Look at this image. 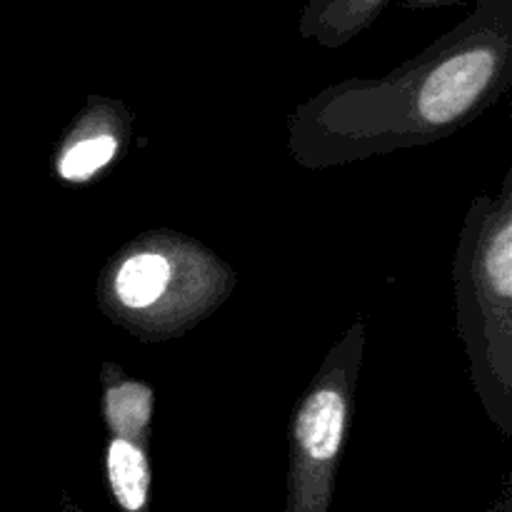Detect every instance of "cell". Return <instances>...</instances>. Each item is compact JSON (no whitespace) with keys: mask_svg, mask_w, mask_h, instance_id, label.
Here are the masks:
<instances>
[{"mask_svg":"<svg viewBox=\"0 0 512 512\" xmlns=\"http://www.w3.org/2000/svg\"><path fill=\"white\" fill-rule=\"evenodd\" d=\"M348 405L340 390L320 388L305 400L295 423L298 473L293 480L288 512H328L330 465L338 458Z\"/></svg>","mask_w":512,"mask_h":512,"instance_id":"6da1fadb","label":"cell"},{"mask_svg":"<svg viewBox=\"0 0 512 512\" xmlns=\"http://www.w3.org/2000/svg\"><path fill=\"white\" fill-rule=\"evenodd\" d=\"M395 0H310L305 10V33L328 43L350 38L355 30L365 28L383 8ZM408 5H438L448 0H403Z\"/></svg>","mask_w":512,"mask_h":512,"instance_id":"7a4b0ae2","label":"cell"},{"mask_svg":"<svg viewBox=\"0 0 512 512\" xmlns=\"http://www.w3.org/2000/svg\"><path fill=\"white\" fill-rule=\"evenodd\" d=\"M108 485L123 512H148L150 468L143 450L130 440H113L108 448Z\"/></svg>","mask_w":512,"mask_h":512,"instance_id":"3957f363","label":"cell"},{"mask_svg":"<svg viewBox=\"0 0 512 512\" xmlns=\"http://www.w3.org/2000/svg\"><path fill=\"white\" fill-rule=\"evenodd\" d=\"M168 283V260L158 253H143L125 260L115 278V290H118L120 303L128 308H148L165 293Z\"/></svg>","mask_w":512,"mask_h":512,"instance_id":"277c9868","label":"cell"},{"mask_svg":"<svg viewBox=\"0 0 512 512\" xmlns=\"http://www.w3.org/2000/svg\"><path fill=\"white\" fill-rule=\"evenodd\" d=\"M150 403H153V395L138 383H120L110 388L108 400H105L110 428L123 440L138 435L148 425Z\"/></svg>","mask_w":512,"mask_h":512,"instance_id":"5b68a950","label":"cell"},{"mask_svg":"<svg viewBox=\"0 0 512 512\" xmlns=\"http://www.w3.org/2000/svg\"><path fill=\"white\" fill-rule=\"evenodd\" d=\"M115 150H118V140L108 133L90 135V138L78 140V143L70 145L63 153V158H60V175H63L65 180L90 178V175L98 173L100 168H105V165L115 158Z\"/></svg>","mask_w":512,"mask_h":512,"instance_id":"8992f818","label":"cell"}]
</instances>
